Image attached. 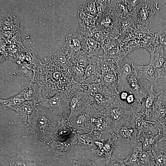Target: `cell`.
Listing matches in <instances>:
<instances>
[{"instance_id": "cell-31", "label": "cell", "mask_w": 166, "mask_h": 166, "mask_svg": "<svg viewBox=\"0 0 166 166\" xmlns=\"http://www.w3.org/2000/svg\"><path fill=\"white\" fill-rule=\"evenodd\" d=\"M105 166H126L123 160H121L114 156L106 158Z\"/></svg>"}, {"instance_id": "cell-36", "label": "cell", "mask_w": 166, "mask_h": 166, "mask_svg": "<svg viewBox=\"0 0 166 166\" xmlns=\"http://www.w3.org/2000/svg\"><path fill=\"white\" fill-rule=\"evenodd\" d=\"M164 106H165V110H166V117H165V119L164 121L166 122V104Z\"/></svg>"}, {"instance_id": "cell-29", "label": "cell", "mask_w": 166, "mask_h": 166, "mask_svg": "<svg viewBox=\"0 0 166 166\" xmlns=\"http://www.w3.org/2000/svg\"><path fill=\"white\" fill-rule=\"evenodd\" d=\"M34 163L28 161L23 156L18 155L12 158L9 166H34Z\"/></svg>"}, {"instance_id": "cell-8", "label": "cell", "mask_w": 166, "mask_h": 166, "mask_svg": "<svg viewBox=\"0 0 166 166\" xmlns=\"http://www.w3.org/2000/svg\"><path fill=\"white\" fill-rule=\"evenodd\" d=\"M133 63L126 57H124L118 64L116 73L117 80V86L120 87L122 91L129 92V77L134 73Z\"/></svg>"}, {"instance_id": "cell-5", "label": "cell", "mask_w": 166, "mask_h": 166, "mask_svg": "<svg viewBox=\"0 0 166 166\" xmlns=\"http://www.w3.org/2000/svg\"><path fill=\"white\" fill-rule=\"evenodd\" d=\"M69 98L70 113L68 118L70 121L90 105L91 100L87 91L79 85Z\"/></svg>"}, {"instance_id": "cell-3", "label": "cell", "mask_w": 166, "mask_h": 166, "mask_svg": "<svg viewBox=\"0 0 166 166\" xmlns=\"http://www.w3.org/2000/svg\"><path fill=\"white\" fill-rule=\"evenodd\" d=\"M70 102V98L63 92H57L49 98L44 97L40 93L34 104L35 106L46 108L56 116L62 118L69 117Z\"/></svg>"}, {"instance_id": "cell-38", "label": "cell", "mask_w": 166, "mask_h": 166, "mask_svg": "<svg viewBox=\"0 0 166 166\" xmlns=\"http://www.w3.org/2000/svg\"></svg>"}, {"instance_id": "cell-1", "label": "cell", "mask_w": 166, "mask_h": 166, "mask_svg": "<svg viewBox=\"0 0 166 166\" xmlns=\"http://www.w3.org/2000/svg\"><path fill=\"white\" fill-rule=\"evenodd\" d=\"M33 82L45 98L51 97L58 92L69 96L77 86L69 69H62L46 62L36 75Z\"/></svg>"}, {"instance_id": "cell-28", "label": "cell", "mask_w": 166, "mask_h": 166, "mask_svg": "<svg viewBox=\"0 0 166 166\" xmlns=\"http://www.w3.org/2000/svg\"><path fill=\"white\" fill-rule=\"evenodd\" d=\"M152 152L155 160V166H166V150L160 148Z\"/></svg>"}, {"instance_id": "cell-21", "label": "cell", "mask_w": 166, "mask_h": 166, "mask_svg": "<svg viewBox=\"0 0 166 166\" xmlns=\"http://www.w3.org/2000/svg\"><path fill=\"white\" fill-rule=\"evenodd\" d=\"M68 117H62L59 122L54 135L58 139L64 140L68 137L76 135V132L73 128Z\"/></svg>"}, {"instance_id": "cell-22", "label": "cell", "mask_w": 166, "mask_h": 166, "mask_svg": "<svg viewBox=\"0 0 166 166\" xmlns=\"http://www.w3.org/2000/svg\"><path fill=\"white\" fill-rule=\"evenodd\" d=\"M45 62L64 70L69 69L73 65L62 49L53 56L46 59Z\"/></svg>"}, {"instance_id": "cell-24", "label": "cell", "mask_w": 166, "mask_h": 166, "mask_svg": "<svg viewBox=\"0 0 166 166\" xmlns=\"http://www.w3.org/2000/svg\"><path fill=\"white\" fill-rule=\"evenodd\" d=\"M26 101L22 92L7 99H0V102L3 108L9 110H15Z\"/></svg>"}, {"instance_id": "cell-6", "label": "cell", "mask_w": 166, "mask_h": 166, "mask_svg": "<svg viewBox=\"0 0 166 166\" xmlns=\"http://www.w3.org/2000/svg\"><path fill=\"white\" fill-rule=\"evenodd\" d=\"M133 12L134 20L138 23L147 25L152 20L156 11L157 3L150 1H138Z\"/></svg>"}, {"instance_id": "cell-15", "label": "cell", "mask_w": 166, "mask_h": 166, "mask_svg": "<svg viewBox=\"0 0 166 166\" xmlns=\"http://www.w3.org/2000/svg\"><path fill=\"white\" fill-rule=\"evenodd\" d=\"M91 121L93 129L102 135L115 134L112 126V120L109 116L101 113L100 116L92 118Z\"/></svg>"}, {"instance_id": "cell-33", "label": "cell", "mask_w": 166, "mask_h": 166, "mask_svg": "<svg viewBox=\"0 0 166 166\" xmlns=\"http://www.w3.org/2000/svg\"><path fill=\"white\" fill-rule=\"evenodd\" d=\"M156 72L158 79L166 78V59L161 68Z\"/></svg>"}, {"instance_id": "cell-30", "label": "cell", "mask_w": 166, "mask_h": 166, "mask_svg": "<svg viewBox=\"0 0 166 166\" xmlns=\"http://www.w3.org/2000/svg\"><path fill=\"white\" fill-rule=\"evenodd\" d=\"M156 40L159 44L166 50V30H161L157 33Z\"/></svg>"}, {"instance_id": "cell-17", "label": "cell", "mask_w": 166, "mask_h": 166, "mask_svg": "<svg viewBox=\"0 0 166 166\" xmlns=\"http://www.w3.org/2000/svg\"><path fill=\"white\" fill-rule=\"evenodd\" d=\"M35 109L34 103L30 101H26L15 110L16 115L25 123L30 124Z\"/></svg>"}, {"instance_id": "cell-4", "label": "cell", "mask_w": 166, "mask_h": 166, "mask_svg": "<svg viewBox=\"0 0 166 166\" xmlns=\"http://www.w3.org/2000/svg\"><path fill=\"white\" fill-rule=\"evenodd\" d=\"M135 109L120 100L119 96L101 113L111 118L112 126L134 124Z\"/></svg>"}, {"instance_id": "cell-23", "label": "cell", "mask_w": 166, "mask_h": 166, "mask_svg": "<svg viewBox=\"0 0 166 166\" xmlns=\"http://www.w3.org/2000/svg\"><path fill=\"white\" fill-rule=\"evenodd\" d=\"M151 58L148 63L156 71L160 69L166 59L164 49L159 45L149 51Z\"/></svg>"}, {"instance_id": "cell-10", "label": "cell", "mask_w": 166, "mask_h": 166, "mask_svg": "<svg viewBox=\"0 0 166 166\" xmlns=\"http://www.w3.org/2000/svg\"><path fill=\"white\" fill-rule=\"evenodd\" d=\"M129 93L134 95L135 99V106L136 111L140 112L143 108V104L146 97L147 90H146L140 83L139 79L134 73L129 78Z\"/></svg>"}, {"instance_id": "cell-26", "label": "cell", "mask_w": 166, "mask_h": 166, "mask_svg": "<svg viewBox=\"0 0 166 166\" xmlns=\"http://www.w3.org/2000/svg\"><path fill=\"white\" fill-rule=\"evenodd\" d=\"M138 166H154L155 162L151 151L141 149L138 154Z\"/></svg>"}, {"instance_id": "cell-9", "label": "cell", "mask_w": 166, "mask_h": 166, "mask_svg": "<svg viewBox=\"0 0 166 166\" xmlns=\"http://www.w3.org/2000/svg\"><path fill=\"white\" fill-rule=\"evenodd\" d=\"M112 127L117 138L129 143L133 147L139 142L140 136L134 124L116 125Z\"/></svg>"}, {"instance_id": "cell-2", "label": "cell", "mask_w": 166, "mask_h": 166, "mask_svg": "<svg viewBox=\"0 0 166 166\" xmlns=\"http://www.w3.org/2000/svg\"><path fill=\"white\" fill-rule=\"evenodd\" d=\"M35 107L30 124L33 131L41 139L54 135L62 118L56 116L46 108Z\"/></svg>"}, {"instance_id": "cell-18", "label": "cell", "mask_w": 166, "mask_h": 166, "mask_svg": "<svg viewBox=\"0 0 166 166\" xmlns=\"http://www.w3.org/2000/svg\"><path fill=\"white\" fill-rule=\"evenodd\" d=\"M161 127L159 129L157 134L151 133L147 134L143 132L140 135L139 141L140 142L143 150L148 151H154L158 149V144L161 134Z\"/></svg>"}, {"instance_id": "cell-14", "label": "cell", "mask_w": 166, "mask_h": 166, "mask_svg": "<svg viewBox=\"0 0 166 166\" xmlns=\"http://www.w3.org/2000/svg\"><path fill=\"white\" fill-rule=\"evenodd\" d=\"M117 138L115 134H110L106 141L103 139L101 141H96L95 144L98 147L92 151L97 156L110 158L114 150V143Z\"/></svg>"}, {"instance_id": "cell-16", "label": "cell", "mask_w": 166, "mask_h": 166, "mask_svg": "<svg viewBox=\"0 0 166 166\" xmlns=\"http://www.w3.org/2000/svg\"><path fill=\"white\" fill-rule=\"evenodd\" d=\"M134 74L139 79L144 78L148 80L151 85H157L158 79L155 69L149 64L139 65L133 64Z\"/></svg>"}, {"instance_id": "cell-7", "label": "cell", "mask_w": 166, "mask_h": 166, "mask_svg": "<svg viewBox=\"0 0 166 166\" xmlns=\"http://www.w3.org/2000/svg\"><path fill=\"white\" fill-rule=\"evenodd\" d=\"M100 115V113L97 110L89 105L83 112L70 122L76 132H83V131L88 133L93 127L91 118L98 117Z\"/></svg>"}, {"instance_id": "cell-35", "label": "cell", "mask_w": 166, "mask_h": 166, "mask_svg": "<svg viewBox=\"0 0 166 166\" xmlns=\"http://www.w3.org/2000/svg\"><path fill=\"white\" fill-rule=\"evenodd\" d=\"M87 44L88 47L90 49H93V48L95 47V46L96 45L95 44V41L92 39H89L87 40Z\"/></svg>"}, {"instance_id": "cell-20", "label": "cell", "mask_w": 166, "mask_h": 166, "mask_svg": "<svg viewBox=\"0 0 166 166\" xmlns=\"http://www.w3.org/2000/svg\"><path fill=\"white\" fill-rule=\"evenodd\" d=\"M163 92L159 96L151 111L150 120L160 124L164 122L166 117V110L162 104Z\"/></svg>"}, {"instance_id": "cell-27", "label": "cell", "mask_w": 166, "mask_h": 166, "mask_svg": "<svg viewBox=\"0 0 166 166\" xmlns=\"http://www.w3.org/2000/svg\"><path fill=\"white\" fill-rule=\"evenodd\" d=\"M133 149L123 161L127 166H138V154L142 148L141 143L139 141L134 146Z\"/></svg>"}, {"instance_id": "cell-13", "label": "cell", "mask_w": 166, "mask_h": 166, "mask_svg": "<svg viewBox=\"0 0 166 166\" xmlns=\"http://www.w3.org/2000/svg\"><path fill=\"white\" fill-rule=\"evenodd\" d=\"M75 135L80 145L84 148L90 149L92 151L95 149V142L101 141L103 139L102 135L93 127L89 132H77Z\"/></svg>"}, {"instance_id": "cell-19", "label": "cell", "mask_w": 166, "mask_h": 166, "mask_svg": "<svg viewBox=\"0 0 166 166\" xmlns=\"http://www.w3.org/2000/svg\"><path fill=\"white\" fill-rule=\"evenodd\" d=\"M77 142L69 141L68 139L65 141L50 140L48 144L53 152L57 155H70L72 152Z\"/></svg>"}, {"instance_id": "cell-25", "label": "cell", "mask_w": 166, "mask_h": 166, "mask_svg": "<svg viewBox=\"0 0 166 166\" xmlns=\"http://www.w3.org/2000/svg\"><path fill=\"white\" fill-rule=\"evenodd\" d=\"M163 92H155L153 86L151 85L150 88L147 90L146 96L143 104V109L146 113L150 114L152 109L157 101L159 96ZM141 109V110H142Z\"/></svg>"}, {"instance_id": "cell-11", "label": "cell", "mask_w": 166, "mask_h": 166, "mask_svg": "<svg viewBox=\"0 0 166 166\" xmlns=\"http://www.w3.org/2000/svg\"><path fill=\"white\" fill-rule=\"evenodd\" d=\"M102 73L100 61L95 55L89 57V63L85 69L81 84H89L99 81Z\"/></svg>"}, {"instance_id": "cell-12", "label": "cell", "mask_w": 166, "mask_h": 166, "mask_svg": "<svg viewBox=\"0 0 166 166\" xmlns=\"http://www.w3.org/2000/svg\"><path fill=\"white\" fill-rule=\"evenodd\" d=\"M134 124L139 136L143 132L147 134H157L159 128L161 127L160 124L145 119L144 115L140 112L136 111Z\"/></svg>"}, {"instance_id": "cell-32", "label": "cell", "mask_w": 166, "mask_h": 166, "mask_svg": "<svg viewBox=\"0 0 166 166\" xmlns=\"http://www.w3.org/2000/svg\"><path fill=\"white\" fill-rule=\"evenodd\" d=\"M75 166H96L94 162L85 156H82L76 162Z\"/></svg>"}, {"instance_id": "cell-34", "label": "cell", "mask_w": 166, "mask_h": 166, "mask_svg": "<svg viewBox=\"0 0 166 166\" xmlns=\"http://www.w3.org/2000/svg\"><path fill=\"white\" fill-rule=\"evenodd\" d=\"M162 128V136L159 139L158 143L162 141H166V124L164 122L161 123L160 124Z\"/></svg>"}, {"instance_id": "cell-37", "label": "cell", "mask_w": 166, "mask_h": 166, "mask_svg": "<svg viewBox=\"0 0 166 166\" xmlns=\"http://www.w3.org/2000/svg\"></svg>"}]
</instances>
